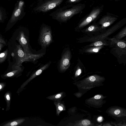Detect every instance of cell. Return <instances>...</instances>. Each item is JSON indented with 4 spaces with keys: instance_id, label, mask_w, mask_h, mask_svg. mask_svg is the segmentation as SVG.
<instances>
[{
    "instance_id": "6da1fadb",
    "label": "cell",
    "mask_w": 126,
    "mask_h": 126,
    "mask_svg": "<svg viewBox=\"0 0 126 126\" xmlns=\"http://www.w3.org/2000/svg\"><path fill=\"white\" fill-rule=\"evenodd\" d=\"M84 7L83 5L67 4L53 11L49 15L60 22H65L74 15L80 13Z\"/></svg>"
},
{
    "instance_id": "7a4b0ae2",
    "label": "cell",
    "mask_w": 126,
    "mask_h": 126,
    "mask_svg": "<svg viewBox=\"0 0 126 126\" xmlns=\"http://www.w3.org/2000/svg\"><path fill=\"white\" fill-rule=\"evenodd\" d=\"M25 3L22 0L17 1L15 4L11 16L7 25L6 31L10 29L19 20L21 19L25 16L24 11Z\"/></svg>"
},
{
    "instance_id": "3957f363",
    "label": "cell",
    "mask_w": 126,
    "mask_h": 126,
    "mask_svg": "<svg viewBox=\"0 0 126 126\" xmlns=\"http://www.w3.org/2000/svg\"><path fill=\"white\" fill-rule=\"evenodd\" d=\"M64 0H38L33 9L36 13H46L60 5Z\"/></svg>"
},
{
    "instance_id": "277c9868",
    "label": "cell",
    "mask_w": 126,
    "mask_h": 126,
    "mask_svg": "<svg viewBox=\"0 0 126 126\" xmlns=\"http://www.w3.org/2000/svg\"><path fill=\"white\" fill-rule=\"evenodd\" d=\"M40 41L42 46L46 47L52 42V37L50 28L45 26L42 29L40 37Z\"/></svg>"
},
{
    "instance_id": "5b68a950",
    "label": "cell",
    "mask_w": 126,
    "mask_h": 126,
    "mask_svg": "<svg viewBox=\"0 0 126 126\" xmlns=\"http://www.w3.org/2000/svg\"><path fill=\"white\" fill-rule=\"evenodd\" d=\"M15 46L13 52H11V54L13 58H16V62L15 65L19 66L24 61L25 54L20 45H16Z\"/></svg>"
},
{
    "instance_id": "8992f818",
    "label": "cell",
    "mask_w": 126,
    "mask_h": 126,
    "mask_svg": "<svg viewBox=\"0 0 126 126\" xmlns=\"http://www.w3.org/2000/svg\"><path fill=\"white\" fill-rule=\"evenodd\" d=\"M16 39L18 41L23 48L25 58L31 53L28 47L27 39L23 31H21L19 32Z\"/></svg>"
},
{
    "instance_id": "52a82bcc",
    "label": "cell",
    "mask_w": 126,
    "mask_h": 126,
    "mask_svg": "<svg viewBox=\"0 0 126 126\" xmlns=\"http://www.w3.org/2000/svg\"><path fill=\"white\" fill-rule=\"evenodd\" d=\"M101 11L100 8H99L93 9L89 15L79 24V27H83L92 22L99 15Z\"/></svg>"
},
{
    "instance_id": "ba28073f",
    "label": "cell",
    "mask_w": 126,
    "mask_h": 126,
    "mask_svg": "<svg viewBox=\"0 0 126 126\" xmlns=\"http://www.w3.org/2000/svg\"><path fill=\"white\" fill-rule=\"evenodd\" d=\"M118 17L116 16L108 14L100 19L99 23L101 25V28L103 29L112 24L117 20Z\"/></svg>"
},
{
    "instance_id": "9c48e42d",
    "label": "cell",
    "mask_w": 126,
    "mask_h": 126,
    "mask_svg": "<svg viewBox=\"0 0 126 126\" xmlns=\"http://www.w3.org/2000/svg\"><path fill=\"white\" fill-rule=\"evenodd\" d=\"M71 54L69 51L67 50L63 54L59 65L60 68L62 71H64L67 69L70 65Z\"/></svg>"
},
{
    "instance_id": "30bf717a",
    "label": "cell",
    "mask_w": 126,
    "mask_h": 126,
    "mask_svg": "<svg viewBox=\"0 0 126 126\" xmlns=\"http://www.w3.org/2000/svg\"><path fill=\"white\" fill-rule=\"evenodd\" d=\"M44 54L41 53L38 54H34L30 53L25 59L24 61H35L41 57Z\"/></svg>"
},
{
    "instance_id": "8fae6325",
    "label": "cell",
    "mask_w": 126,
    "mask_h": 126,
    "mask_svg": "<svg viewBox=\"0 0 126 126\" xmlns=\"http://www.w3.org/2000/svg\"><path fill=\"white\" fill-rule=\"evenodd\" d=\"M7 18V15L5 9L0 6V23L4 22Z\"/></svg>"
},
{
    "instance_id": "7c38bea8",
    "label": "cell",
    "mask_w": 126,
    "mask_h": 126,
    "mask_svg": "<svg viewBox=\"0 0 126 126\" xmlns=\"http://www.w3.org/2000/svg\"><path fill=\"white\" fill-rule=\"evenodd\" d=\"M112 42L116 44L117 46L121 48H126V44L124 41L117 40L114 38L110 39Z\"/></svg>"
},
{
    "instance_id": "4fadbf2b",
    "label": "cell",
    "mask_w": 126,
    "mask_h": 126,
    "mask_svg": "<svg viewBox=\"0 0 126 126\" xmlns=\"http://www.w3.org/2000/svg\"><path fill=\"white\" fill-rule=\"evenodd\" d=\"M9 50L7 49L3 52L0 53V63L3 62L8 55Z\"/></svg>"
},
{
    "instance_id": "5bb4252c",
    "label": "cell",
    "mask_w": 126,
    "mask_h": 126,
    "mask_svg": "<svg viewBox=\"0 0 126 126\" xmlns=\"http://www.w3.org/2000/svg\"><path fill=\"white\" fill-rule=\"evenodd\" d=\"M126 35V27H125L114 38L117 40H119Z\"/></svg>"
},
{
    "instance_id": "9a60e30c",
    "label": "cell",
    "mask_w": 126,
    "mask_h": 126,
    "mask_svg": "<svg viewBox=\"0 0 126 126\" xmlns=\"http://www.w3.org/2000/svg\"><path fill=\"white\" fill-rule=\"evenodd\" d=\"M101 28L99 26L95 25L90 26L86 30V32H95L98 31L101 29Z\"/></svg>"
},
{
    "instance_id": "2e32d148",
    "label": "cell",
    "mask_w": 126,
    "mask_h": 126,
    "mask_svg": "<svg viewBox=\"0 0 126 126\" xmlns=\"http://www.w3.org/2000/svg\"><path fill=\"white\" fill-rule=\"evenodd\" d=\"M102 46H99V47L91 48L87 50L88 52H98L99 50L102 47Z\"/></svg>"
},
{
    "instance_id": "e0dca14e",
    "label": "cell",
    "mask_w": 126,
    "mask_h": 126,
    "mask_svg": "<svg viewBox=\"0 0 126 126\" xmlns=\"http://www.w3.org/2000/svg\"><path fill=\"white\" fill-rule=\"evenodd\" d=\"M0 43H2L5 46L7 45L6 40L5 39L2 35L0 33Z\"/></svg>"
},
{
    "instance_id": "ac0fdd59",
    "label": "cell",
    "mask_w": 126,
    "mask_h": 126,
    "mask_svg": "<svg viewBox=\"0 0 126 126\" xmlns=\"http://www.w3.org/2000/svg\"><path fill=\"white\" fill-rule=\"evenodd\" d=\"M93 45L95 46H99L103 45H105L103 42L101 41H98L95 42L93 44Z\"/></svg>"
},
{
    "instance_id": "d6986e66",
    "label": "cell",
    "mask_w": 126,
    "mask_h": 126,
    "mask_svg": "<svg viewBox=\"0 0 126 126\" xmlns=\"http://www.w3.org/2000/svg\"><path fill=\"white\" fill-rule=\"evenodd\" d=\"M82 0H67L65 2L66 4H71V3L78 2Z\"/></svg>"
},
{
    "instance_id": "ffe728a7",
    "label": "cell",
    "mask_w": 126,
    "mask_h": 126,
    "mask_svg": "<svg viewBox=\"0 0 126 126\" xmlns=\"http://www.w3.org/2000/svg\"><path fill=\"white\" fill-rule=\"evenodd\" d=\"M82 124L84 126H87L89 125L90 124V122L88 120H84L82 121Z\"/></svg>"
},
{
    "instance_id": "44dd1931",
    "label": "cell",
    "mask_w": 126,
    "mask_h": 126,
    "mask_svg": "<svg viewBox=\"0 0 126 126\" xmlns=\"http://www.w3.org/2000/svg\"><path fill=\"white\" fill-rule=\"evenodd\" d=\"M18 71V70H16L12 72H10L7 73L6 75L7 77H10L13 76L14 75V73Z\"/></svg>"
},
{
    "instance_id": "7402d4cb",
    "label": "cell",
    "mask_w": 126,
    "mask_h": 126,
    "mask_svg": "<svg viewBox=\"0 0 126 126\" xmlns=\"http://www.w3.org/2000/svg\"><path fill=\"white\" fill-rule=\"evenodd\" d=\"M81 69H78L76 72L75 75L76 76L79 75L81 73Z\"/></svg>"
},
{
    "instance_id": "603a6c76",
    "label": "cell",
    "mask_w": 126,
    "mask_h": 126,
    "mask_svg": "<svg viewBox=\"0 0 126 126\" xmlns=\"http://www.w3.org/2000/svg\"><path fill=\"white\" fill-rule=\"evenodd\" d=\"M89 80L92 81H94L96 79L95 77L94 76H91L89 78Z\"/></svg>"
},
{
    "instance_id": "cb8c5ba5",
    "label": "cell",
    "mask_w": 126,
    "mask_h": 126,
    "mask_svg": "<svg viewBox=\"0 0 126 126\" xmlns=\"http://www.w3.org/2000/svg\"><path fill=\"white\" fill-rule=\"evenodd\" d=\"M17 125V123L16 121H14L12 122L11 124V125L12 126H16Z\"/></svg>"
},
{
    "instance_id": "d4e9b609",
    "label": "cell",
    "mask_w": 126,
    "mask_h": 126,
    "mask_svg": "<svg viewBox=\"0 0 126 126\" xmlns=\"http://www.w3.org/2000/svg\"><path fill=\"white\" fill-rule=\"evenodd\" d=\"M5 46V45L4 44L0 43V51Z\"/></svg>"
},
{
    "instance_id": "484cf974",
    "label": "cell",
    "mask_w": 126,
    "mask_h": 126,
    "mask_svg": "<svg viewBox=\"0 0 126 126\" xmlns=\"http://www.w3.org/2000/svg\"><path fill=\"white\" fill-rule=\"evenodd\" d=\"M120 112V111L119 110H117L114 112V113L116 115L119 114Z\"/></svg>"
},
{
    "instance_id": "4316f807",
    "label": "cell",
    "mask_w": 126,
    "mask_h": 126,
    "mask_svg": "<svg viewBox=\"0 0 126 126\" xmlns=\"http://www.w3.org/2000/svg\"><path fill=\"white\" fill-rule=\"evenodd\" d=\"M101 97V96L99 95H97L94 97V98L95 99H99Z\"/></svg>"
},
{
    "instance_id": "83f0119b",
    "label": "cell",
    "mask_w": 126,
    "mask_h": 126,
    "mask_svg": "<svg viewBox=\"0 0 126 126\" xmlns=\"http://www.w3.org/2000/svg\"><path fill=\"white\" fill-rule=\"evenodd\" d=\"M97 121L99 122H101L102 121V117L101 116H100L97 119Z\"/></svg>"
},
{
    "instance_id": "f1b7e54d",
    "label": "cell",
    "mask_w": 126,
    "mask_h": 126,
    "mask_svg": "<svg viewBox=\"0 0 126 126\" xmlns=\"http://www.w3.org/2000/svg\"><path fill=\"white\" fill-rule=\"evenodd\" d=\"M61 96V95L60 94H57L55 96V98H58Z\"/></svg>"
},
{
    "instance_id": "f546056e",
    "label": "cell",
    "mask_w": 126,
    "mask_h": 126,
    "mask_svg": "<svg viewBox=\"0 0 126 126\" xmlns=\"http://www.w3.org/2000/svg\"><path fill=\"white\" fill-rule=\"evenodd\" d=\"M58 109L59 110L61 111L63 109V107L61 106H59L58 107Z\"/></svg>"
},
{
    "instance_id": "4dcf8cb0",
    "label": "cell",
    "mask_w": 126,
    "mask_h": 126,
    "mask_svg": "<svg viewBox=\"0 0 126 126\" xmlns=\"http://www.w3.org/2000/svg\"><path fill=\"white\" fill-rule=\"evenodd\" d=\"M7 99L8 100H10V98L9 95L7 94L6 96Z\"/></svg>"
},
{
    "instance_id": "1f68e13d",
    "label": "cell",
    "mask_w": 126,
    "mask_h": 126,
    "mask_svg": "<svg viewBox=\"0 0 126 126\" xmlns=\"http://www.w3.org/2000/svg\"><path fill=\"white\" fill-rule=\"evenodd\" d=\"M114 0V1H119V0Z\"/></svg>"
},
{
    "instance_id": "d6a6232c",
    "label": "cell",
    "mask_w": 126,
    "mask_h": 126,
    "mask_svg": "<svg viewBox=\"0 0 126 126\" xmlns=\"http://www.w3.org/2000/svg\"><path fill=\"white\" fill-rule=\"evenodd\" d=\"M2 86L1 85H0V89L1 88Z\"/></svg>"
},
{
    "instance_id": "836d02e7",
    "label": "cell",
    "mask_w": 126,
    "mask_h": 126,
    "mask_svg": "<svg viewBox=\"0 0 126 126\" xmlns=\"http://www.w3.org/2000/svg\"><path fill=\"white\" fill-rule=\"evenodd\" d=\"M9 0V1L10 0Z\"/></svg>"
}]
</instances>
